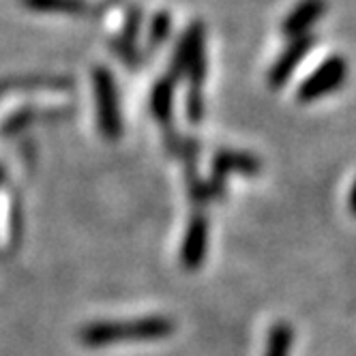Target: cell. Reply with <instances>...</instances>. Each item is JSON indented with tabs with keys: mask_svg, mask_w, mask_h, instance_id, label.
Masks as SVG:
<instances>
[{
	"mask_svg": "<svg viewBox=\"0 0 356 356\" xmlns=\"http://www.w3.org/2000/svg\"><path fill=\"white\" fill-rule=\"evenodd\" d=\"M92 92H95V108H97V127L104 140L116 142L122 136V116L118 106V90L116 80L110 69L95 67L92 69Z\"/></svg>",
	"mask_w": 356,
	"mask_h": 356,
	"instance_id": "obj_3",
	"label": "cell"
},
{
	"mask_svg": "<svg viewBox=\"0 0 356 356\" xmlns=\"http://www.w3.org/2000/svg\"><path fill=\"white\" fill-rule=\"evenodd\" d=\"M318 43L316 35H302L290 41V45L284 49L279 58L273 63L270 71H268V84L270 88H282L286 86V82L290 80V75L294 73V69L302 63V58L309 54V49Z\"/></svg>",
	"mask_w": 356,
	"mask_h": 356,
	"instance_id": "obj_5",
	"label": "cell"
},
{
	"mask_svg": "<svg viewBox=\"0 0 356 356\" xmlns=\"http://www.w3.org/2000/svg\"><path fill=\"white\" fill-rule=\"evenodd\" d=\"M22 3L37 13H63L80 17L90 11L86 0H22Z\"/></svg>",
	"mask_w": 356,
	"mask_h": 356,
	"instance_id": "obj_10",
	"label": "cell"
},
{
	"mask_svg": "<svg viewBox=\"0 0 356 356\" xmlns=\"http://www.w3.org/2000/svg\"><path fill=\"white\" fill-rule=\"evenodd\" d=\"M187 120L191 124H200L204 118V97H202V86H189L187 92Z\"/></svg>",
	"mask_w": 356,
	"mask_h": 356,
	"instance_id": "obj_13",
	"label": "cell"
},
{
	"mask_svg": "<svg viewBox=\"0 0 356 356\" xmlns=\"http://www.w3.org/2000/svg\"><path fill=\"white\" fill-rule=\"evenodd\" d=\"M189 78V86H202L207 75V54H204V24L193 22L178 41V47L170 63V78L176 82Z\"/></svg>",
	"mask_w": 356,
	"mask_h": 356,
	"instance_id": "obj_2",
	"label": "cell"
},
{
	"mask_svg": "<svg viewBox=\"0 0 356 356\" xmlns=\"http://www.w3.org/2000/svg\"><path fill=\"white\" fill-rule=\"evenodd\" d=\"M140 26H142V11L138 7H131L129 11H127V17H124V26H122L120 41L129 43V45H136Z\"/></svg>",
	"mask_w": 356,
	"mask_h": 356,
	"instance_id": "obj_14",
	"label": "cell"
},
{
	"mask_svg": "<svg viewBox=\"0 0 356 356\" xmlns=\"http://www.w3.org/2000/svg\"><path fill=\"white\" fill-rule=\"evenodd\" d=\"M174 330L172 320L161 316H148L136 320H116V322H95L80 330V339L88 348H104L138 339H159Z\"/></svg>",
	"mask_w": 356,
	"mask_h": 356,
	"instance_id": "obj_1",
	"label": "cell"
},
{
	"mask_svg": "<svg viewBox=\"0 0 356 356\" xmlns=\"http://www.w3.org/2000/svg\"><path fill=\"white\" fill-rule=\"evenodd\" d=\"M172 101H174V80L168 75V78L157 80L155 88L150 92V112L165 129H172V110H174Z\"/></svg>",
	"mask_w": 356,
	"mask_h": 356,
	"instance_id": "obj_9",
	"label": "cell"
},
{
	"mask_svg": "<svg viewBox=\"0 0 356 356\" xmlns=\"http://www.w3.org/2000/svg\"><path fill=\"white\" fill-rule=\"evenodd\" d=\"M350 211L356 215V181L352 185V191H350Z\"/></svg>",
	"mask_w": 356,
	"mask_h": 356,
	"instance_id": "obj_15",
	"label": "cell"
},
{
	"mask_svg": "<svg viewBox=\"0 0 356 356\" xmlns=\"http://www.w3.org/2000/svg\"><path fill=\"white\" fill-rule=\"evenodd\" d=\"M262 163L251 152L241 150H225L221 148L213 157V174L227 178L230 174H243V176H256L260 172Z\"/></svg>",
	"mask_w": 356,
	"mask_h": 356,
	"instance_id": "obj_8",
	"label": "cell"
},
{
	"mask_svg": "<svg viewBox=\"0 0 356 356\" xmlns=\"http://www.w3.org/2000/svg\"><path fill=\"white\" fill-rule=\"evenodd\" d=\"M346 75H348V63L341 56H330L298 86L296 99L300 104H314V101L339 90L341 84L346 82Z\"/></svg>",
	"mask_w": 356,
	"mask_h": 356,
	"instance_id": "obj_4",
	"label": "cell"
},
{
	"mask_svg": "<svg viewBox=\"0 0 356 356\" xmlns=\"http://www.w3.org/2000/svg\"><path fill=\"white\" fill-rule=\"evenodd\" d=\"M324 11H326V0H300L282 24L284 35L290 39L309 35V29L324 15Z\"/></svg>",
	"mask_w": 356,
	"mask_h": 356,
	"instance_id": "obj_7",
	"label": "cell"
},
{
	"mask_svg": "<svg viewBox=\"0 0 356 356\" xmlns=\"http://www.w3.org/2000/svg\"><path fill=\"white\" fill-rule=\"evenodd\" d=\"M170 31H172V17L168 11H159L155 13L150 22V31H148V45L150 47H159L168 41L170 37Z\"/></svg>",
	"mask_w": 356,
	"mask_h": 356,
	"instance_id": "obj_11",
	"label": "cell"
},
{
	"mask_svg": "<svg viewBox=\"0 0 356 356\" xmlns=\"http://www.w3.org/2000/svg\"><path fill=\"white\" fill-rule=\"evenodd\" d=\"M290 341H292V333L286 324H277L270 333V339H268V350H266V356H288V348H290Z\"/></svg>",
	"mask_w": 356,
	"mask_h": 356,
	"instance_id": "obj_12",
	"label": "cell"
},
{
	"mask_svg": "<svg viewBox=\"0 0 356 356\" xmlns=\"http://www.w3.org/2000/svg\"><path fill=\"white\" fill-rule=\"evenodd\" d=\"M207 247H209V221L202 213H195L189 219L185 241H183V264L187 268H197L204 262L207 256Z\"/></svg>",
	"mask_w": 356,
	"mask_h": 356,
	"instance_id": "obj_6",
	"label": "cell"
}]
</instances>
